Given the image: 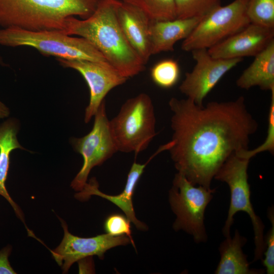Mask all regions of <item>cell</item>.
<instances>
[{"label":"cell","instance_id":"1","mask_svg":"<svg viewBox=\"0 0 274 274\" xmlns=\"http://www.w3.org/2000/svg\"><path fill=\"white\" fill-rule=\"evenodd\" d=\"M173 145L168 150L178 173L191 184L211 188L215 176L233 153L248 149L258 128L243 96L199 106L172 97Z\"/></svg>","mask_w":274,"mask_h":274},{"label":"cell","instance_id":"2","mask_svg":"<svg viewBox=\"0 0 274 274\" xmlns=\"http://www.w3.org/2000/svg\"><path fill=\"white\" fill-rule=\"evenodd\" d=\"M119 2L100 0L88 18H68L62 32L87 40L122 76L128 79L142 72L145 64L131 46L120 26L117 16Z\"/></svg>","mask_w":274,"mask_h":274},{"label":"cell","instance_id":"3","mask_svg":"<svg viewBox=\"0 0 274 274\" xmlns=\"http://www.w3.org/2000/svg\"><path fill=\"white\" fill-rule=\"evenodd\" d=\"M100 0H0V27L62 31L65 21L89 17Z\"/></svg>","mask_w":274,"mask_h":274},{"label":"cell","instance_id":"4","mask_svg":"<svg viewBox=\"0 0 274 274\" xmlns=\"http://www.w3.org/2000/svg\"><path fill=\"white\" fill-rule=\"evenodd\" d=\"M0 45L31 47L43 55L55 56L57 59L108 62L85 39L71 37L59 30L32 31L15 27L2 28Z\"/></svg>","mask_w":274,"mask_h":274},{"label":"cell","instance_id":"5","mask_svg":"<svg viewBox=\"0 0 274 274\" xmlns=\"http://www.w3.org/2000/svg\"><path fill=\"white\" fill-rule=\"evenodd\" d=\"M155 116L151 98L142 93L128 99L110 126L118 151L134 152L145 150L156 135Z\"/></svg>","mask_w":274,"mask_h":274},{"label":"cell","instance_id":"6","mask_svg":"<svg viewBox=\"0 0 274 274\" xmlns=\"http://www.w3.org/2000/svg\"><path fill=\"white\" fill-rule=\"evenodd\" d=\"M250 160L233 153L223 163L214 179L225 182L230 191V205L222 229L223 234L225 237L230 236V228L233 223V216L236 213H247L253 227L255 246L253 262H255L262 260L265 249L264 225L255 213L250 200L251 192L247 173Z\"/></svg>","mask_w":274,"mask_h":274},{"label":"cell","instance_id":"7","mask_svg":"<svg viewBox=\"0 0 274 274\" xmlns=\"http://www.w3.org/2000/svg\"><path fill=\"white\" fill-rule=\"evenodd\" d=\"M215 191L199 185L196 187L182 175L176 174L169 192L170 206L176 215L174 229L190 234L197 243L207 241L204 212Z\"/></svg>","mask_w":274,"mask_h":274},{"label":"cell","instance_id":"8","mask_svg":"<svg viewBox=\"0 0 274 274\" xmlns=\"http://www.w3.org/2000/svg\"><path fill=\"white\" fill-rule=\"evenodd\" d=\"M247 0H234L215 8L203 16L181 45L186 52L208 49L250 23L247 14Z\"/></svg>","mask_w":274,"mask_h":274},{"label":"cell","instance_id":"9","mask_svg":"<svg viewBox=\"0 0 274 274\" xmlns=\"http://www.w3.org/2000/svg\"><path fill=\"white\" fill-rule=\"evenodd\" d=\"M94 116L93 127L88 134L71 139L74 149L83 158V165L71 183V187L76 191L83 189L94 167L101 165L118 151L107 115L105 100Z\"/></svg>","mask_w":274,"mask_h":274},{"label":"cell","instance_id":"10","mask_svg":"<svg viewBox=\"0 0 274 274\" xmlns=\"http://www.w3.org/2000/svg\"><path fill=\"white\" fill-rule=\"evenodd\" d=\"M196 63L179 87L181 92L199 106L224 75L242 60V58L221 59L212 57L208 49L191 51Z\"/></svg>","mask_w":274,"mask_h":274},{"label":"cell","instance_id":"11","mask_svg":"<svg viewBox=\"0 0 274 274\" xmlns=\"http://www.w3.org/2000/svg\"><path fill=\"white\" fill-rule=\"evenodd\" d=\"M63 67L78 71L86 82L90 91L84 122L88 123L97 112L107 94L128 80L108 62L57 59Z\"/></svg>","mask_w":274,"mask_h":274},{"label":"cell","instance_id":"12","mask_svg":"<svg viewBox=\"0 0 274 274\" xmlns=\"http://www.w3.org/2000/svg\"><path fill=\"white\" fill-rule=\"evenodd\" d=\"M64 235L59 246L51 251L55 260L60 265L63 273L77 261L94 255L102 259L109 249L118 246L131 244L127 236H112L102 234L91 237H81L69 232L66 223L60 219Z\"/></svg>","mask_w":274,"mask_h":274},{"label":"cell","instance_id":"13","mask_svg":"<svg viewBox=\"0 0 274 274\" xmlns=\"http://www.w3.org/2000/svg\"><path fill=\"white\" fill-rule=\"evenodd\" d=\"M273 40L274 28L250 23L208 51L212 57L221 59L255 56Z\"/></svg>","mask_w":274,"mask_h":274},{"label":"cell","instance_id":"14","mask_svg":"<svg viewBox=\"0 0 274 274\" xmlns=\"http://www.w3.org/2000/svg\"><path fill=\"white\" fill-rule=\"evenodd\" d=\"M165 148L161 146L157 151L144 164L134 161L132 164L127 176L125 186L122 192L117 195H108L98 189V184L95 178L91 179L86 183L82 190L77 193L76 197L84 200L91 195H95L105 198L119 208L125 214L128 219L133 223L135 227L142 230L147 229L146 225L139 221L135 217L132 197L135 187L142 175L146 165L159 153L164 151Z\"/></svg>","mask_w":274,"mask_h":274},{"label":"cell","instance_id":"15","mask_svg":"<svg viewBox=\"0 0 274 274\" xmlns=\"http://www.w3.org/2000/svg\"><path fill=\"white\" fill-rule=\"evenodd\" d=\"M120 26L128 42L146 64L151 55L149 38L151 20L135 7L120 1L117 9Z\"/></svg>","mask_w":274,"mask_h":274},{"label":"cell","instance_id":"16","mask_svg":"<svg viewBox=\"0 0 274 274\" xmlns=\"http://www.w3.org/2000/svg\"><path fill=\"white\" fill-rule=\"evenodd\" d=\"M201 18L151 21L149 38L151 55L173 51L175 44L186 38Z\"/></svg>","mask_w":274,"mask_h":274},{"label":"cell","instance_id":"17","mask_svg":"<svg viewBox=\"0 0 274 274\" xmlns=\"http://www.w3.org/2000/svg\"><path fill=\"white\" fill-rule=\"evenodd\" d=\"M254 57L236 80V85L246 90L256 86L271 91L274 89V40Z\"/></svg>","mask_w":274,"mask_h":274},{"label":"cell","instance_id":"18","mask_svg":"<svg viewBox=\"0 0 274 274\" xmlns=\"http://www.w3.org/2000/svg\"><path fill=\"white\" fill-rule=\"evenodd\" d=\"M19 128V122L14 118H10L0 123V195L8 200L18 217L23 221L21 211L10 197L5 185L11 152L17 149L26 150L17 139Z\"/></svg>","mask_w":274,"mask_h":274},{"label":"cell","instance_id":"19","mask_svg":"<svg viewBox=\"0 0 274 274\" xmlns=\"http://www.w3.org/2000/svg\"><path fill=\"white\" fill-rule=\"evenodd\" d=\"M247 239L237 230L232 238L230 236L220 244L219 250L220 260L215 271L216 274H258L264 270L250 268L247 256L242 250Z\"/></svg>","mask_w":274,"mask_h":274},{"label":"cell","instance_id":"20","mask_svg":"<svg viewBox=\"0 0 274 274\" xmlns=\"http://www.w3.org/2000/svg\"><path fill=\"white\" fill-rule=\"evenodd\" d=\"M142 11L151 21L177 18L175 0H122Z\"/></svg>","mask_w":274,"mask_h":274},{"label":"cell","instance_id":"21","mask_svg":"<svg viewBox=\"0 0 274 274\" xmlns=\"http://www.w3.org/2000/svg\"><path fill=\"white\" fill-rule=\"evenodd\" d=\"M150 76L153 82L159 87L171 88L179 79V65L177 61L170 58L160 60L152 67Z\"/></svg>","mask_w":274,"mask_h":274},{"label":"cell","instance_id":"22","mask_svg":"<svg viewBox=\"0 0 274 274\" xmlns=\"http://www.w3.org/2000/svg\"><path fill=\"white\" fill-rule=\"evenodd\" d=\"M247 14L250 23L274 28V0H247Z\"/></svg>","mask_w":274,"mask_h":274},{"label":"cell","instance_id":"23","mask_svg":"<svg viewBox=\"0 0 274 274\" xmlns=\"http://www.w3.org/2000/svg\"><path fill=\"white\" fill-rule=\"evenodd\" d=\"M221 0H175L177 18L202 17L221 5Z\"/></svg>","mask_w":274,"mask_h":274},{"label":"cell","instance_id":"24","mask_svg":"<svg viewBox=\"0 0 274 274\" xmlns=\"http://www.w3.org/2000/svg\"><path fill=\"white\" fill-rule=\"evenodd\" d=\"M271 101L268 117V128L267 136L265 141L256 148L241 150L235 153L237 155L251 159L256 154L264 151H268L271 154L274 152V89L270 91Z\"/></svg>","mask_w":274,"mask_h":274},{"label":"cell","instance_id":"25","mask_svg":"<svg viewBox=\"0 0 274 274\" xmlns=\"http://www.w3.org/2000/svg\"><path fill=\"white\" fill-rule=\"evenodd\" d=\"M130 222L126 216L119 214H112L106 218L104 223V229L107 233L112 236H127L135 248L131 236Z\"/></svg>","mask_w":274,"mask_h":274},{"label":"cell","instance_id":"26","mask_svg":"<svg viewBox=\"0 0 274 274\" xmlns=\"http://www.w3.org/2000/svg\"><path fill=\"white\" fill-rule=\"evenodd\" d=\"M274 210L270 207L267 211V217L271 226L264 236L265 249L263 253L264 258L262 259V264L267 274L274 273Z\"/></svg>","mask_w":274,"mask_h":274},{"label":"cell","instance_id":"27","mask_svg":"<svg viewBox=\"0 0 274 274\" xmlns=\"http://www.w3.org/2000/svg\"><path fill=\"white\" fill-rule=\"evenodd\" d=\"M11 251V248L10 246L6 247L0 251V274L16 273L8 260Z\"/></svg>","mask_w":274,"mask_h":274},{"label":"cell","instance_id":"28","mask_svg":"<svg viewBox=\"0 0 274 274\" xmlns=\"http://www.w3.org/2000/svg\"><path fill=\"white\" fill-rule=\"evenodd\" d=\"M10 114V109L5 104L0 101V119L7 118Z\"/></svg>","mask_w":274,"mask_h":274},{"label":"cell","instance_id":"29","mask_svg":"<svg viewBox=\"0 0 274 274\" xmlns=\"http://www.w3.org/2000/svg\"><path fill=\"white\" fill-rule=\"evenodd\" d=\"M1 58H0V61H1Z\"/></svg>","mask_w":274,"mask_h":274}]
</instances>
